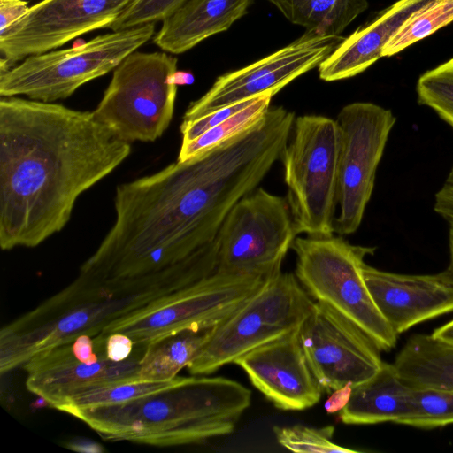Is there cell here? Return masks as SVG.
Here are the masks:
<instances>
[{
	"label": "cell",
	"mask_w": 453,
	"mask_h": 453,
	"mask_svg": "<svg viewBox=\"0 0 453 453\" xmlns=\"http://www.w3.org/2000/svg\"><path fill=\"white\" fill-rule=\"evenodd\" d=\"M418 101L453 128V58L426 71L417 82Z\"/></svg>",
	"instance_id": "83f0119b"
},
{
	"label": "cell",
	"mask_w": 453,
	"mask_h": 453,
	"mask_svg": "<svg viewBox=\"0 0 453 453\" xmlns=\"http://www.w3.org/2000/svg\"><path fill=\"white\" fill-rule=\"evenodd\" d=\"M250 0H188L163 21L153 42L165 52L180 54L206 38L227 30L246 12Z\"/></svg>",
	"instance_id": "d6986e66"
},
{
	"label": "cell",
	"mask_w": 453,
	"mask_h": 453,
	"mask_svg": "<svg viewBox=\"0 0 453 453\" xmlns=\"http://www.w3.org/2000/svg\"><path fill=\"white\" fill-rule=\"evenodd\" d=\"M29 10L26 0H0V35Z\"/></svg>",
	"instance_id": "1f68e13d"
},
{
	"label": "cell",
	"mask_w": 453,
	"mask_h": 453,
	"mask_svg": "<svg viewBox=\"0 0 453 453\" xmlns=\"http://www.w3.org/2000/svg\"><path fill=\"white\" fill-rule=\"evenodd\" d=\"M213 326L180 331L148 345L141 359L139 380L165 381L175 378L197 355Z\"/></svg>",
	"instance_id": "7402d4cb"
},
{
	"label": "cell",
	"mask_w": 453,
	"mask_h": 453,
	"mask_svg": "<svg viewBox=\"0 0 453 453\" xmlns=\"http://www.w3.org/2000/svg\"><path fill=\"white\" fill-rule=\"evenodd\" d=\"M273 433L280 445L296 453L360 452L334 443L333 441L334 433L333 426L320 428L303 425L274 426Z\"/></svg>",
	"instance_id": "f1b7e54d"
},
{
	"label": "cell",
	"mask_w": 453,
	"mask_h": 453,
	"mask_svg": "<svg viewBox=\"0 0 453 453\" xmlns=\"http://www.w3.org/2000/svg\"><path fill=\"white\" fill-rule=\"evenodd\" d=\"M312 304L294 273H279L212 327L188 365V372L211 374L248 351L297 329Z\"/></svg>",
	"instance_id": "ba28073f"
},
{
	"label": "cell",
	"mask_w": 453,
	"mask_h": 453,
	"mask_svg": "<svg viewBox=\"0 0 453 453\" xmlns=\"http://www.w3.org/2000/svg\"><path fill=\"white\" fill-rule=\"evenodd\" d=\"M273 95L257 97L245 108L207 130L189 143L180 145L178 161L183 162L247 130L260 120L270 108Z\"/></svg>",
	"instance_id": "cb8c5ba5"
},
{
	"label": "cell",
	"mask_w": 453,
	"mask_h": 453,
	"mask_svg": "<svg viewBox=\"0 0 453 453\" xmlns=\"http://www.w3.org/2000/svg\"><path fill=\"white\" fill-rule=\"evenodd\" d=\"M173 379L165 381L134 380L96 388L72 398L58 410L73 415L81 410L121 404L163 390L173 383Z\"/></svg>",
	"instance_id": "4316f807"
},
{
	"label": "cell",
	"mask_w": 453,
	"mask_h": 453,
	"mask_svg": "<svg viewBox=\"0 0 453 453\" xmlns=\"http://www.w3.org/2000/svg\"><path fill=\"white\" fill-rule=\"evenodd\" d=\"M449 223V263L448 267L441 273V275L445 281L453 284V220Z\"/></svg>",
	"instance_id": "d590c367"
},
{
	"label": "cell",
	"mask_w": 453,
	"mask_h": 453,
	"mask_svg": "<svg viewBox=\"0 0 453 453\" xmlns=\"http://www.w3.org/2000/svg\"><path fill=\"white\" fill-rule=\"evenodd\" d=\"M453 21V0H432L412 14L389 40L382 57H391Z\"/></svg>",
	"instance_id": "d4e9b609"
},
{
	"label": "cell",
	"mask_w": 453,
	"mask_h": 453,
	"mask_svg": "<svg viewBox=\"0 0 453 453\" xmlns=\"http://www.w3.org/2000/svg\"><path fill=\"white\" fill-rule=\"evenodd\" d=\"M431 334L436 339L453 343V319L434 329Z\"/></svg>",
	"instance_id": "8d00e7d4"
},
{
	"label": "cell",
	"mask_w": 453,
	"mask_h": 453,
	"mask_svg": "<svg viewBox=\"0 0 453 453\" xmlns=\"http://www.w3.org/2000/svg\"><path fill=\"white\" fill-rule=\"evenodd\" d=\"M393 365L400 378L411 388L453 390V343L432 334H413Z\"/></svg>",
	"instance_id": "44dd1931"
},
{
	"label": "cell",
	"mask_w": 453,
	"mask_h": 453,
	"mask_svg": "<svg viewBox=\"0 0 453 453\" xmlns=\"http://www.w3.org/2000/svg\"><path fill=\"white\" fill-rule=\"evenodd\" d=\"M399 424L425 429L453 424V390L411 388L409 411Z\"/></svg>",
	"instance_id": "484cf974"
},
{
	"label": "cell",
	"mask_w": 453,
	"mask_h": 453,
	"mask_svg": "<svg viewBox=\"0 0 453 453\" xmlns=\"http://www.w3.org/2000/svg\"><path fill=\"white\" fill-rule=\"evenodd\" d=\"M65 447L79 452L100 453L104 449L99 443L86 438H75L70 440Z\"/></svg>",
	"instance_id": "e575fe53"
},
{
	"label": "cell",
	"mask_w": 453,
	"mask_h": 453,
	"mask_svg": "<svg viewBox=\"0 0 453 453\" xmlns=\"http://www.w3.org/2000/svg\"><path fill=\"white\" fill-rule=\"evenodd\" d=\"M134 343L127 334L113 333L105 339V353L109 359L120 362L127 359L133 353Z\"/></svg>",
	"instance_id": "4dcf8cb0"
},
{
	"label": "cell",
	"mask_w": 453,
	"mask_h": 453,
	"mask_svg": "<svg viewBox=\"0 0 453 453\" xmlns=\"http://www.w3.org/2000/svg\"><path fill=\"white\" fill-rule=\"evenodd\" d=\"M175 81L177 85L191 84L194 81V76L190 73L177 71Z\"/></svg>",
	"instance_id": "74e56055"
},
{
	"label": "cell",
	"mask_w": 453,
	"mask_h": 453,
	"mask_svg": "<svg viewBox=\"0 0 453 453\" xmlns=\"http://www.w3.org/2000/svg\"><path fill=\"white\" fill-rule=\"evenodd\" d=\"M411 388L398 375L393 364L383 363L369 380L353 388L338 419L347 425L399 424L406 416Z\"/></svg>",
	"instance_id": "ffe728a7"
},
{
	"label": "cell",
	"mask_w": 453,
	"mask_h": 453,
	"mask_svg": "<svg viewBox=\"0 0 453 453\" xmlns=\"http://www.w3.org/2000/svg\"><path fill=\"white\" fill-rule=\"evenodd\" d=\"M299 336L310 369L327 394L369 380L384 363L380 349L362 329L322 302H313Z\"/></svg>",
	"instance_id": "7c38bea8"
},
{
	"label": "cell",
	"mask_w": 453,
	"mask_h": 453,
	"mask_svg": "<svg viewBox=\"0 0 453 453\" xmlns=\"http://www.w3.org/2000/svg\"><path fill=\"white\" fill-rule=\"evenodd\" d=\"M250 402L251 391L234 380L176 376L158 392L72 416L106 440L176 446L231 434Z\"/></svg>",
	"instance_id": "3957f363"
},
{
	"label": "cell",
	"mask_w": 453,
	"mask_h": 453,
	"mask_svg": "<svg viewBox=\"0 0 453 453\" xmlns=\"http://www.w3.org/2000/svg\"><path fill=\"white\" fill-rule=\"evenodd\" d=\"M154 34L155 23H149L101 35L73 48L29 56L0 73V96L49 103L65 99L85 83L113 71Z\"/></svg>",
	"instance_id": "52a82bcc"
},
{
	"label": "cell",
	"mask_w": 453,
	"mask_h": 453,
	"mask_svg": "<svg viewBox=\"0 0 453 453\" xmlns=\"http://www.w3.org/2000/svg\"><path fill=\"white\" fill-rule=\"evenodd\" d=\"M131 152L93 111L0 101V247H36L69 222L79 196Z\"/></svg>",
	"instance_id": "7a4b0ae2"
},
{
	"label": "cell",
	"mask_w": 453,
	"mask_h": 453,
	"mask_svg": "<svg viewBox=\"0 0 453 453\" xmlns=\"http://www.w3.org/2000/svg\"><path fill=\"white\" fill-rule=\"evenodd\" d=\"M434 210L448 222L453 220V167L435 194Z\"/></svg>",
	"instance_id": "d6a6232c"
},
{
	"label": "cell",
	"mask_w": 453,
	"mask_h": 453,
	"mask_svg": "<svg viewBox=\"0 0 453 453\" xmlns=\"http://www.w3.org/2000/svg\"><path fill=\"white\" fill-rule=\"evenodd\" d=\"M272 277L216 272L116 320L93 340L104 343L109 334L121 333L133 340L134 347H147L180 331L213 326L254 296Z\"/></svg>",
	"instance_id": "9c48e42d"
},
{
	"label": "cell",
	"mask_w": 453,
	"mask_h": 453,
	"mask_svg": "<svg viewBox=\"0 0 453 453\" xmlns=\"http://www.w3.org/2000/svg\"><path fill=\"white\" fill-rule=\"evenodd\" d=\"M291 23L320 35H340L368 7L367 0H266Z\"/></svg>",
	"instance_id": "603a6c76"
},
{
	"label": "cell",
	"mask_w": 453,
	"mask_h": 453,
	"mask_svg": "<svg viewBox=\"0 0 453 453\" xmlns=\"http://www.w3.org/2000/svg\"><path fill=\"white\" fill-rule=\"evenodd\" d=\"M296 236L287 197L257 188L234 205L216 236V272L274 276Z\"/></svg>",
	"instance_id": "30bf717a"
},
{
	"label": "cell",
	"mask_w": 453,
	"mask_h": 453,
	"mask_svg": "<svg viewBox=\"0 0 453 453\" xmlns=\"http://www.w3.org/2000/svg\"><path fill=\"white\" fill-rule=\"evenodd\" d=\"M353 388L350 383H348L331 392L324 405L326 412L334 413L342 411L349 403Z\"/></svg>",
	"instance_id": "836d02e7"
},
{
	"label": "cell",
	"mask_w": 453,
	"mask_h": 453,
	"mask_svg": "<svg viewBox=\"0 0 453 453\" xmlns=\"http://www.w3.org/2000/svg\"><path fill=\"white\" fill-rule=\"evenodd\" d=\"M339 128L322 115L295 119L280 160L297 234L331 236L338 205Z\"/></svg>",
	"instance_id": "5b68a950"
},
{
	"label": "cell",
	"mask_w": 453,
	"mask_h": 453,
	"mask_svg": "<svg viewBox=\"0 0 453 453\" xmlns=\"http://www.w3.org/2000/svg\"><path fill=\"white\" fill-rule=\"evenodd\" d=\"M299 327L234 362L246 372L251 384L282 411L311 408L319 402L323 392L307 363Z\"/></svg>",
	"instance_id": "2e32d148"
},
{
	"label": "cell",
	"mask_w": 453,
	"mask_h": 453,
	"mask_svg": "<svg viewBox=\"0 0 453 453\" xmlns=\"http://www.w3.org/2000/svg\"><path fill=\"white\" fill-rule=\"evenodd\" d=\"M188 0H134L109 27L119 31L157 21H165Z\"/></svg>",
	"instance_id": "f546056e"
},
{
	"label": "cell",
	"mask_w": 453,
	"mask_h": 453,
	"mask_svg": "<svg viewBox=\"0 0 453 453\" xmlns=\"http://www.w3.org/2000/svg\"><path fill=\"white\" fill-rule=\"evenodd\" d=\"M343 39L341 35L306 32L264 58L218 77L203 96L189 104L182 120L264 95L274 96L297 77L319 66Z\"/></svg>",
	"instance_id": "5bb4252c"
},
{
	"label": "cell",
	"mask_w": 453,
	"mask_h": 453,
	"mask_svg": "<svg viewBox=\"0 0 453 453\" xmlns=\"http://www.w3.org/2000/svg\"><path fill=\"white\" fill-rule=\"evenodd\" d=\"M146 347L136 346L123 361L109 359L105 351L93 364L80 361L72 342L43 351L25 363L26 387L49 406L58 409L72 398L104 387L139 380Z\"/></svg>",
	"instance_id": "9a60e30c"
},
{
	"label": "cell",
	"mask_w": 453,
	"mask_h": 453,
	"mask_svg": "<svg viewBox=\"0 0 453 453\" xmlns=\"http://www.w3.org/2000/svg\"><path fill=\"white\" fill-rule=\"evenodd\" d=\"M363 275L375 304L397 335L453 311V284L441 273L401 274L365 263Z\"/></svg>",
	"instance_id": "e0dca14e"
},
{
	"label": "cell",
	"mask_w": 453,
	"mask_h": 453,
	"mask_svg": "<svg viewBox=\"0 0 453 453\" xmlns=\"http://www.w3.org/2000/svg\"><path fill=\"white\" fill-rule=\"evenodd\" d=\"M395 121L390 110L369 102L349 104L337 116L340 211L334 219V233L339 235L355 233L362 223L376 171Z\"/></svg>",
	"instance_id": "8fae6325"
},
{
	"label": "cell",
	"mask_w": 453,
	"mask_h": 453,
	"mask_svg": "<svg viewBox=\"0 0 453 453\" xmlns=\"http://www.w3.org/2000/svg\"><path fill=\"white\" fill-rule=\"evenodd\" d=\"M295 275L311 297L350 319L381 350L392 349L398 335L384 319L363 275L373 247L353 245L341 236L296 237Z\"/></svg>",
	"instance_id": "277c9868"
},
{
	"label": "cell",
	"mask_w": 453,
	"mask_h": 453,
	"mask_svg": "<svg viewBox=\"0 0 453 453\" xmlns=\"http://www.w3.org/2000/svg\"><path fill=\"white\" fill-rule=\"evenodd\" d=\"M432 0H399L370 24L344 38L319 65V78L334 81L353 77L382 57V50L402 25Z\"/></svg>",
	"instance_id": "ac0fdd59"
},
{
	"label": "cell",
	"mask_w": 453,
	"mask_h": 453,
	"mask_svg": "<svg viewBox=\"0 0 453 453\" xmlns=\"http://www.w3.org/2000/svg\"><path fill=\"white\" fill-rule=\"evenodd\" d=\"M134 0H42L0 35V73L33 55L108 27Z\"/></svg>",
	"instance_id": "4fadbf2b"
},
{
	"label": "cell",
	"mask_w": 453,
	"mask_h": 453,
	"mask_svg": "<svg viewBox=\"0 0 453 453\" xmlns=\"http://www.w3.org/2000/svg\"><path fill=\"white\" fill-rule=\"evenodd\" d=\"M241 177L214 152L119 185L113 226L78 275L104 281L197 282L216 273V236L244 196Z\"/></svg>",
	"instance_id": "6da1fadb"
},
{
	"label": "cell",
	"mask_w": 453,
	"mask_h": 453,
	"mask_svg": "<svg viewBox=\"0 0 453 453\" xmlns=\"http://www.w3.org/2000/svg\"><path fill=\"white\" fill-rule=\"evenodd\" d=\"M177 63L165 51L132 52L113 70L94 116L124 142L156 141L173 116Z\"/></svg>",
	"instance_id": "8992f818"
}]
</instances>
